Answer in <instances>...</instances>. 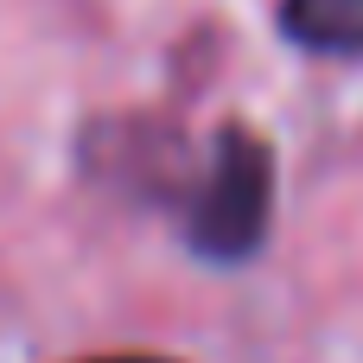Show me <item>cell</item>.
Masks as SVG:
<instances>
[{"mask_svg": "<svg viewBox=\"0 0 363 363\" xmlns=\"http://www.w3.org/2000/svg\"><path fill=\"white\" fill-rule=\"evenodd\" d=\"M268 223H274V147L230 121L217 128L211 140V160H204V179H198V198H191V249L204 262H255L262 242H268Z\"/></svg>", "mask_w": 363, "mask_h": 363, "instance_id": "cell-1", "label": "cell"}, {"mask_svg": "<svg viewBox=\"0 0 363 363\" xmlns=\"http://www.w3.org/2000/svg\"><path fill=\"white\" fill-rule=\"evenodd\" d=\"M281 32L325 57H363V0H281Z\"/></svg>", "mask_w": 363, "mask_h": 363, "instance_id": "cell-2", "label": "cell"}, {"mask_svg": "<svg viewBox=\"0 0 363 363\" xmlns=\"http://www.w3.org/2000/svg\"><path fill=\"white\" fill-rule=\"evenodd\" d=\"M83 363H179V357H160V351H108V357H83Z\"/></svg>", "mask_w": 363, "mask_h": 363, "instance_id": "cell-3", "label": "cell"}]
</instances>
